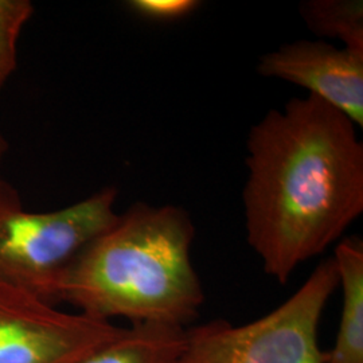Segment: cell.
Here are the masks:
<instances>
[{
	"mask_svg": "<svg viewBox=\"0 0 363 363\" xmlns=\"http://www.w3.org/2000/svg\"><path fill=\"white\" fill-rule=\"evenodd\" d=\"M358 127L308 94L271 109L247 135L242 202L249 247L286 284L363 213Z\"/></svg>",
	"mask_w": 363,
	"mask_h": 363,
	"instance_id": "obj_1",
	"label": "cell"
},
{
	"mask_svg": "<svg viewBox=\"0 0 363 363\" xmlns=\"http://www.w3.org/2000/svg\"><path fill=\"white\" fill-rule=\"evenodd\" d=\"M7 150H9V143H7V140L4 139L3 133L0 132V162H1V159H3L4 154L7 152Z\"/></svg>",
	"mask_w": 363,
	"mask_h": 363,
	"instance_id": "obj_12",
	"label": "cell"
},
{
	"mask_svg": "<svg viewBox=\"0 0 363 363\" xmlns=\"http://www.w3.org/2000/svg\"><path fill=\"white\" fill-rule=\"evenodd\" d=\"M337 265V286L342 289V311L334 347L325 363H363V241L343 238L333 256Z\"/></svg>",
	"mask_w": 363,
	"mask_h": 363,
	"instance_id": "obj_7",
	"label": "cell"
},
{
	"mask_svg": "<svg viewBox=\"0 0 363 363\" xmlns=\"http://www.w3.org/2000/svg\"><path fill=\"white\" fill-rule=\"evenodd\" d=\"M116 189L105 187L67 208L35 213L0 181V284L60 304L74 261L116 222Z\"/></svg>",
	"mask_w": 363,
	"mask_h": 363,
	"instance_id": "obj_3",
	"label": "cell"
},
{
	"mask_svg": "<svg viewBox=\"0 0 363 363\" xmlns=\"http://www.w3.org/2000/svg\"><path fill=\"white\" fill-rule=\"evenodd\" d=\"M121 330L0 284V363H74Z\"/></svg>",
	"mask_w": 363,
	"mask_h": 363,
	"instance_id": "obj_5",
	"label": "cell"
},
{
	"mask_svg": "<svg viewBox=\"0 0 363 363\" xmlns=\"http://www.w3.org/2000/svg\"><path fill=\"white\" fill-rule=\"evenodd\" d=\"M194 238L187 210L136 202L78 256L60 303L105 322L189 328L206 298L191 259Z\"/></svg>",
	"mask_w": 363,
	"mask_h": 363,
	"instance_id": "obj_2",
	"label": "cell"
},
{
	"mask_svg": "<svg viewBox=\"0 0 363 363\" xmlns=\"http://www.w3.org/2000/svg\"><path fill=\"white\" fill-rule=\"evenodd\" d=\"M298 11L318 38L337 39L342 48L363 52L362 0H307Z\"/></svg>",
	"mask_w": 363,
	"mask_h": 363,
	"instance_id": "obj_9",
	"label": "cell"
},
{
	"mask_svg": "<svg viewBox=\"0 0 363 363\" xmlns=\"http://www.w3.org/2000/svg\"><path fill=\"white\" fill-rule=\"evenodd\" d=\"M184 330L160 325H132L93 347L74 363H178Z\"/></svg>",
	"mask_w": 363,
	"mask_h": 363,
	"instance_id": "obj_8",
	"label": "cell"
},
{
	"mask_svg": "<svg viewBox=\"0 0 363 363\" xmlns=\"http://www.w3.org/2000/svg\"><path fill=\"white\" fill-rule=\"evenodd\" d=\"M259 76L281 79L342 112L363 127V52L325 40L298 39L264 54Z\"/></svg>",
	"mask_w": 363,
	"mask_h": 363,
	"instance_id": "obj_6",
	"label": "cell"
},
{
	"mask_svg": "<svg viewBox=\"0 0 363 363\" xmlns=\"http://www.w3.org/2000/svg\"><path fill=\"white\" fill-rule=\"evenodd\" d=\"M333 257L316 265L298 291L276 310L247 325L211 320L184 330L178 363H325L319 323L337 288Z\"/></svg>",
	"mask_w": 363,
	"mask_h": 363,
	"instance_id": "obj_4",
	"label": "cell"
},
{
	"mask_svg": "<svg viewBox=\"0 0 363 363\" xmlns=\"http://www.w3.org/2000/svg\"><path fill=\"white\" fill-rule=\"evenodd\" d=\"M201 6L198 0H130L127 7L145 21L169 23L194 13Z\"/></svg>",
	"mask_w": 363,
	"mask_h": 363,
	"instance_id": "obj_11",
	"label": "cell"
},
{
	"mask_svg": "<svg viewBox=\"0 0 363 363\" xmlns=\"http://www.w3.org/2000/svg\"><path fill=\"white\" fill-rule=\"evenodd\" d=\"M33 13L28 0H0V91L16 69L19 37Z\"/></svg>",
	"mask_w": 363,
	"mask_h": 363,
	"instance_id": "obj_10",
	"label": "cell"
}]
</instances>
